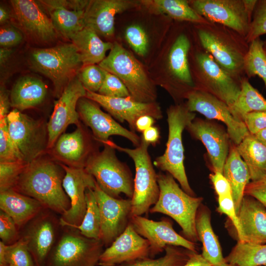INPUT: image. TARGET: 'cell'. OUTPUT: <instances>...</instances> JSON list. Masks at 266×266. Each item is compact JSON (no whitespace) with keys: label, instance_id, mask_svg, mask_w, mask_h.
Returning <instances> with one entry per match:
<instances>
[{"label":"cell","instance_id":"obj_1","mask_svg":"<svg viewBox=\"0 0 266 266\" xmlns=\"http://www.w3.org/2000/svg\"><path fill=\"white\" fill-rule=\"evenodd\" d=\"M65 174L60 163L42 156L28 165L13 189L62 215L70 207L63 187Z\"/></svg>","mask_w":266,"mask_h":266},{"label":"cell","instance_id":"obj_2","mask_svg":"<svg viewBox=\"0 0 266 266\" xmlns=\"http://www.w3.org/2000/svg\"><path fill=\"white\" fill-rule=\"evenodd\" d=\"M195 24L200 45L232 77L241 82L246 76L243 62L249 47L245 37L218 24Z\"/></svg>","mask_w":266,"mask_h":266},{"label":"cell","instance_id":"obj_3","mask_svg":"<svg viewBox=\"0 0 266 266\" xmlns=\"http://www.w3.org/2000/svg\"><path fill=\"white\" fill-rule=\"evenodd\" d=\"M157 181L159 197L149 212L163 213L170 217L180 226L185 238L196 243L199 238L196 229V218L202 198L188 195L168 173H157Z\"/></svg>","mask_w":266,"mask_h":266},{"label":"cell","instance_id":"obj_4","mask_svg":"<svg viewBox=\"0 0 266 266\" xmlns=\"http://www.w3.org/2000/svg\"><path fill=\"white\" fill-rule=\"evenodd\" d=\"M166 113L168 135L166 148L162 155L155 159L154 164L162 171L170 174L186 193L195 196L185 169L182 135L183 130L195 118L196 114L182 104L171 105Z\"/></svg>","mask_w":266,"mask_h":266},{"label":"cell","instance_id":"obj_5","mask_svg":"<svg viewBox=\"0 0 266 266\" xmlns=\"http://www.w3.org/2000/svg\"><path fill=\"white\" fill-rule=\"evenodd\" d=\"M30 62L34 70L52 81L58 98L83 66L80 55L71 42L34 49L31 52Z\"/></svg>","mask_w":266,"mask_h":266},{"label":"cell","instance_id":"obj_6","mask_svg":"<svg viewBox=\"0 0 266 266\" xmlns=\"http://www.w3.org/2000/svg\"><path fill=\"white\" fill-rule=\"evenodd\" d=\"M99 66L118 77L131 98L140 102H156V89L141 63L129 51L114 42L109 54Z\"/></svg>","mask_w":266,"mask_h":266},{"label":"cell","instance_id":"obj_7","mask_svg":"<svg viewBox=\"0 0 266 266\" xmlns=\"http://www.w3.org/2000/svg\"><path fill=\"white\" fill-rule=\"evenodd\" d=\"M101 143L125 153L133 160L135 172L131 199L132 215L141 216L147 213L151 206L157 202L160 195L157 174L148 150L149 145L141 139L140 145L134 149L123 147L110 140Z\"/></svg>","mask_w":266,"mask_h":266},{"label":"cell","instance_id":"obj_8","mask_svg":"<svg viewBox=\"0 0 266 266\" xmlns=\"http://www.w3.org/2000/svg\"><path fill=\"white\" fill-rule=\"evenodd\" d=\"M101 151H95L85 166L100 189L108 195L119 199L121 194L132 199L134 179L129 167L116 156L115 149L103 144Z\"/></svg>","mask_w":266,"mask_h":266},{"label":"cell","instance_id":"obj_9","mask_svg":"<svg viewBox=\"0 0 266 266\" xmlns=\"http://www.w3.org/2000/svg\"><path fill=\"white\" fill-rule=\"evenodd\" d=\"M64 229L44 266H97L103 252L100 239L88 238L70 227Z\"/></svg>","mask_w":266,"mask_h":266},{"label":"cell","instance_id":"obj_10","mask_svg":"<svg viewBox=\"0 0 266 266\" xmlns=\"http://www.w3.org/2000/svg\"><path fill=\"white\" fill-rule=\"evenodd\" d=\"M195 89L213 95L231 106L241 89L240 82L232 77L200 45L194 55Z\"/></svg>","mask_w":266,"mask_h":266},{"label":"cell","instance_id":"obj_11","mask_svg":"<svg viewBox=\"0 0 266 266\" xmlns=\"http://www.w3.org/2000/svg\"><path fill=\"white\" fill-rule=\"evenodd\" d=\"M191 7L207 21L229 28L246 37L258 0H192Z\"/></svg>","mask_w":266,"mask_h":266},{"label":"cell","instance_id":"obj_12","mask_svg":"<svg viewBox=\"0 0 266 266\" xmlns=\"http://www.w3.org/2000/svg\"><path fill=\"white\" fill-rule=\"evenodd\" d=\"M10 137L21 159L30 164L47 150V124L13 109L7 116Z\"/></svg>","mask_w":266,"mask_h":266},{"label":"cell","instance_id":"obj_13","mask_svg":"<svg viewBox=\"0 0 266 266\" xmlns=\"http://www.w3.org/2000/svg\"><path fill=\"white\" fill-rule=\"evenodd\" d=\"M185 99L190 111L199 112L208 119L217 120L226 125L231 140L235 145L250 133L244 123L233 116L229 106L213 95L194 89Z\"/></svg>","mask_w":266,"mask_h":266},{"label":"cell","instance_id":"obj_14","mask_svg":"<svg viewBox=\"0 0 266 266\" xmlns=\"http://www.w3.org/2000/svg\"><path fill=\"white\" fill-rule=\"evenodd\" d=\"M52 211L44 208L24 227L20 238L26 242L35 266H44L56 242L58 220Z\"/></svg>","mask_w":266,"mask_h":266},{"label":"cell","instance_id":"obj_15","mask_svg":"<svg viewBox=\"0 0 266 266\" xmlns=\"http://www.w3.org/2000/svg\"><path fill=\"white\" fill-rule=\"evenodd\" d=\"M100 217V239L109 246L126 229L132 217V200L113 198L102 191L96 183L93 189Z\"/></svg>","mask_w":266,"mask_h":266},{"label":"cell","instance_id":"obj_16","mask_svg":"<svg viewBox=\"0 0 266 266\" xmlns=\"http://www.w3.org/2000/svg\"><path fill=\"white\" fill-rule=\"evenodd\" d=\"M60 165L65 172L63 187L69 199L70 207L61 215L59 219L60 224L62 227L79 226L83 221L87 209L86 191L87 188L94 189L96 182L84 167Z\"/></svg>","mask_w":266,"mask_h":266},{"label":"cell","instance_id":"obj_17","mask_svg":"<svg viewBox=\"0 0 266 266\" xmlns=\"http://www.w3.org/2000/svg\"><path fill=\"white\" fill-rule=\"evenodd\" d=\"M87 91L77 75L67 84L58 100L47 123L48 141L47 150L51 149L68 125L80 124L77 110L78 100L85 97Z\"/></svg>","mask_w":266,"mask_h":266},{"label":"cell","instance_id":"obj_18","mask_svg":"<svg viewBox=\"0 0 266 266\" xmlns=\"http://www.w3.org/2000/svg\"><path fill=\"white\" fill-rule=\"evenodd\" d=\"M10 2L17 27L23 34L39 43H49L56 39L57 33L38 1L11 0Z\"/></svg>","mask_w":266,"mask_h":266},{"label":"cell","instance_id":"obj_19","mask_svg":"<svg viewBox=\"0 0 266 266\" xmlns=\"http://www.w3.org/2000/svg\"><path fill=\"white\" fill-rule=\"evenodd\" d=\"M130 223L135 231L148 241L151 258L163 252L167 245L181 247L197 252L196 243L177 233L172 223L167 219L155 221L141 216H132Z\"/></svg>","mask_w":266,"mask_h":266},{"label":"cell","instance_id":"obj_20","mask_svg":"<svg viewBox=\"0 0 266 266\" xmlns=\"http://www.w3.org/2000/svg\"><path fill=\"white\" fill-rule=\"evenodd\" d=\"M77 110L80 119L91 129L95 140L101 143L108 140L110 136L116 135L128 139L136 147L140 145L141 137L103 112L95 101L86 97L81 98L78 101Z\"/></svg>","mask_w":266,"mask_h":266},{"label":"cell","instance_id":"obj_21","mask_svg":"<svg viewBox=\"0 0 266 266\" xmlns=\"http://www.w3.org/2000/svg\"><path fill=\"white\" fill-rule=\"evenodd\" d=\"M150 258L148 241L130 223L125 231L103 251L98 266H116Z\"/></svg>","mask_w":266,"mask_h":266},{"label":"cell","instance_id":"obj_22","mask_svg":"<svg viewBox=\"0 0 266 266\" xmlns=\"http://www.w3.org/2000/svg\"><path fill=\"white\" fill-rule=\"evenodd\" d=\"M186 129L205 146L213 172L223 173L231 143L227 131L218 124L199 118Z\"/></svg>","mask_w":266,"mask_h":266},{"label":"cell","instance_id":"obj_23","mask_svg":"<svg viewBox=\"0 0 266 266\" xmlns=\"http://www.w3.org/2000/svg\"><path fill=\"white\" fill-rule=\"evenodd\" d=\"M85 97L98 103L115 119L121 123L127 122L134 133L135 122L139 117L149 115L156 120L163 117L161 107L156 101L140 102L131 97L110 98L89 91H87Z\"/></svg>","mask_w":266,"mask_h":266},{"label":"cell","instance_id":"obj_24","mask_svg":"<svg viewBox=\"0 0 266 266\" xmlns=\"http://www.w3.org/2000/svg\"><path fill=\"white\" fill-rule=\"evenodd\" d=\"M138 4V1L128 0H89L84 14V27L92 30L99 36L110 38L114 33L115 16Z\"/></svg>","mask_w":266,"mask_h":266},{"label":"cell","instance_id":"obj_25","mask_svg":"<svg viewBox=\"0 0 266 266\" xmlns=\"http://www.w3.org/2000/svg\"><path fill=\"white\" fill-rule=\"evenodd\" d=\"M53 157L60 164L73 167H85L87 160L95 152L81 125L70 133H63L51 149Z\"/></svg>","mask_w":266,"mask_h":266},{"label":"cell","instance_id":"obj_26","mask_svg":"<svg viewBox=\"0 0 266 266\" xmlns=\"http://www.w3.org/2000/svg\"><path fill=\"white\" fill-rule=\"evenodd\" d=\"M237 217L240 228L238 241L266 243V208L259 201L244 195Z\"/></svg>","mask_w":266,"mask_h":266},{"label":"cell","instance_id":"obj_27","mask_svg":"<svg viewBox=\"0 0 266 266\" xmlns=\"http://www.w3.org/2000/svg\"><path fill=\"white\" fill-rule=\"evenodd\" d=\"M38 2L47 11L57 33L66 40L84 28L85 10L67 7L64 0H43Z\"/></svg>","mask_w":266,"mask_h":266},{"label":"cell","instance_id":"obj_28","mask_svg":"<svg viewBox=\"0 0 266 266\" xmlns=\"http://www.w3.org/2000/svg\"><path fill=\"white\" fill-rule=\"evenodd\" d=\"M0 208L12 218L19 230L45 208L34 199L11 189L0 192Z\"/></svg>","mask_w":266,"mask_h":266},{"label":"cell","instance_id":"obj_29","mask_svg":"<svg viewBox=\"0 0 266 266\" xmlns=\"http://www.w3.org/2000/svg\"><path fill=\"white\" fill-rule=\"evenodd\" d=\"M191 42L184 33H180L172 43L167 57L169 71L172 78L188 93L195 89L189 62Z\"/></svg>","mask_w":266,"mask_h":266},{"label":"cell","instance_id":"obj_30","mask_svg":"<svg viewBox=\"0 0 266 266\" xmlns=\"http://www.w3.org/2000/svg\"><path fill=\"white\" fill-rule=\"evenodd\" d=\"M210 212L208 208L200 205L196 218V229L202 244V257L212 266H226L225 261L218 239L211 224Z\"/></svg>","mask_w":266,"mask_h":266},{"label":"cell","instance_id":"obj_31","mask_svg":"<svg viewBox=\"0 0 266 266\" xmlns=\"http://www.w3.org/2000/svg\"><path fill=\"white\" fill-rule=\"evenodd\" d=\"M47 94V87L40 79L30 75L19 78L10 93L11 105L20 111L41 103Z\"/></svg>","mask_w":266,"mask_h":266},{"label":"cell","instance_id":"obj_32","mask_svg":"<svg viewBox=\"0 0 266 266\" xmlns=\"http://www.w3.org/2000/svg\"><path fill=\"white\" fill-rule=\"evenodd\" d=\"M223 174L228 181L236 212H238L244 190L251 180L249 169L238 153L236 145L231 143L229 152L225 162Z\"/></svg>","mask_w":266,"mask_h":266},{"label":"cell","instance_id":"obj_33","mask_svg":"<svg viewBox=\"0 0 266 266\" xmlns=\"http://www.w3.org/2000/svg\"><path fill=\"white\" fill-rule=\"evenodd\" d=\"M70 41L77 48L81 58L83 66L100 64L106 57L113 43L104 42L92 30L84 27L73 35Z\"/></svg>","mask_w":266,"mask_h":266},{"label":"cell","instance_id":"obj_34","mask_svg":"<svg viewBox=\"0 0 266 266\" xmlns=\"http://www.w3.org/2000/svg\"><path fill=\"white\" fill-rule=\"evenodd\" d=\"M236 147L249 169L252 181L266 174V147L254 135L249 133Z\"/></svg>","mask_w":266,"mask_h":266},{"label":"cell","instance_id":"obj_35","mask_svg":"<svg viewBox=\"0 0 266 266\" xmlns=\"http://www.w3.org/2000/svg\"><path fill=\"white\" fill-rule=\"evenodd\" d=\"M152 12L164 14L179 21L203 24L208 22L190 5L188 0H154L142 1Z\"/></svg>","mask_w":266,"mask_h":266},{"label":"cell","instance_id":"obj_36","mask_svg":"<svg viewBox=\"0 0 266 266\" xmlns=\"http://www.w3.org/2000/svg\"><path fill=\"white\" fill-rule=\"evenodd\" d=\"M239 94L229 107L233 116L243 122L245 115L255 111H266V99L249 82L245 76L242 78Z\"/></svg>","mask_w":266,"mask_h":266},{"label":"cell","instance_id":"obj_37","mask_svg":"<svg viewBox=\"0 0 266 266\" xmlns=\"http://www.w3.org/2000/svg\"><path fill=\"white\" fill-rule=\"evenodd\" d=\"M225 259L227 263L237 266H266V243L238 241Z\"/></svg>","mask_w":266,"mask_h":266},{"label":"cell","instance_id":"obj_38","mask_svg":"<svg viewBox=\"0 0 266 266\" xmlns=\"http://www.w3.org/2000/svg\"><path fill=\"white\" fill-rule=\"evenodd\" d=\"M245 75L249 78L255 76L263 81L266 89V52L264 42L257 38L249 43L243 62Z\"/></svg>","mask_w":266,"mask_h":266},{"label":"cell","instance_id":"obj_39","mask_svg":"<svg viewBox=\"0 0 266 266\" xmlns=\"http://www.w3.org/2000/svg\"><path fill=\"white\" fill-rule=\"evenodd\" d=\"M86 200L87 209L82 223L79 226L70 227L78 230L83 235L88 238L100 239V217L93 189H87Z\"/></svg>","mask_w":266,"mask_h":266},{"label":"cell","instance_id":"obj_40","mask_svg":"<svg viewBox=\"0 0 266 266\" xmlns=\"http://www.w3.org/2000/svg\"><path fill=\"white\" fill-rule=\"evenodd\" d=\"M165 251V255L158 259L147 258L120 266H182L193 252L181 247L172 245L166 246Z\"/></svg>","mask_w":266,"mask_h":266},{"label":"cell","instance_id":"obj_41","mask_svg":"<svg viewBox=\"0 0 266 266\" xmlns=\"http://www.w3.org/2000/svg\"><path fill=\"white\" fill-rule=\"evenodd\" d=\"M28 164L23 161L0 162V192L13 189Z\"/></svg>","mask_w":266,"mask_h":266},{"label":"cell","instance_id":"obj_42","mask_svg":"<svg viewBox=\"0 0 266 266\" xmlns=\"http://www.w3.org/2000/svg\"><path fill=\"white\" fill-rule=\"evenodd\" d=\"M5 258L8 266H35L26 242L20 238L14 243L5 245Z\"/></svg>","mask_w":266,"mask_h":266},{"label":"cell","instance_id":"obj_43","mask_svg":"<svg viewBox=\"0 0 266 266\" xmlns=\"http://www.w3.org/2000/svg\"><path fill=\"white\" fill-rule=\"evenodd\" d=\"M77 76L87 91L98 93L105 78L104 70L96 65L83 66Z\"/></svg>","mask_w":266,"mask_h":266},{"label":"cell","instance_id":"obj_44","mask_svg":"<svg viewBox=\"0 0 266 266\" xmlns=\"http://www.w3.org/2000/svg\"><path fill=\"white\" fill-rule=\"evenodd\" d=\"M23 161L10 137L7 117L0 118V162Z\"/></svg>","mask_w":266,"mask_h":266},{"label":"cell","instance_id":"obj_45","mask_svg":"<svg viewBox=\"0 0 266 266\" xmlns=\"http://www.w3.org/2000/svg\"><path fill=\"white\" fill-rule=\"evenodd\" d=\"M266 34V0H258L252 16L249 32L245 37L249 43Z\"/></svg>","mask_w":266,"mask_h":266},{"label":"cell","instance_id":"obj_46","mask_svg":"<svg viewBox=\"0 0 266 266\" xmlns=\"http://www.w3.org/2000/svg\"><path fill=\"white\" fill-rule=\"evenodd\" d=\"M104 72V81L97 93L110 98L131 97L127 87L118 77L105 70Z\"/></svg>","mask_w":266,"mask_h":266},{"label":"cell","instance_id":"obj_47","mask_svg":"<svg viewBox=\"0 0 266 266\" xmlns=\"http://www.w3.org/2000/svg\"><path fill=\"white\" fill-rule=\"evenodd\" d=\"M125 37L131 48L139 56L147 53L148 38L145 31L138 25H131L125 31Z\"/></svg>","mask_w":266,"mask_h":266},{"label":"cell","instance_id":"obj_48","mask_svg":"<svg viewBox=\"0 0 266 266\" xmlns=\"http://www.w3.org/2000/svg\"><path fill=\"white\" fill-rule=\"evenodd\" d=\"M0 238L2 242L10 245L20 238V233L16 223L6 213L0 212Z\"/></svg>","mask_w":266,"mask_h":266},{"label":"cell","instance_id":"obj_49","mask_svg":"<svg viewBox=\"0 0 266 266\" xmlns=\"http://www.w3.org/2000/svg\"><path fill=\"white\" fill-rule=\"evenodd\" d=\"M23 33L14 25L5 24L0 29L1 48H12L19 44L23 39Z\"/></svg>","mask_w":266,"mask_h":266},{"label":"cell","instance_id":"obj_50","mask_svg":"<svg viewBox=\"0 0 266 266\" xmlns=\"http://www.w3.org/2000/svg\"><path fill=\"white\" fill-rule=\"evenodd\" d=\"M218 201L217 211L226 214L229 217L236 231L238 236L240 233V228L232 196L218 197Z\"/></svg>","mask_w":266,"mask_h":266},{"label":"cell","instance_id":"obj_51","mask_svg":"<svg viewBox=\"0 0 266 266\" xmlns=\"http://www.w3.org/2000/svg\"><path fill=\"white\" fill-rule=\"evenodd\" d=\"M249 133L255 134L259 131L266 129V111H255L247 114L243 118Z\"/></svg>","mask_w":266,"mask_h":266},{"label":"cell","instance_id":"obj_52","mask_svg":"<svg viewBox=\"0 0 266 266\" xmlns=\"http://www.w3.org/2000/svg\"><path fill=\"white\" fill-rule=\"evenodd\" d=\"M244 195L254 198L266 208V174L259 180L249 182L245 189Z\"/></svg>","mask_w":266,"mask_h":266},{"label":"cell","instance_id":"obj_53","mask_svg":"<svg viewBox=\"0 0 266 266\" xmlns=\"http://www.w3.org/2000/svg\"><path fill=\"white\" fill-rule=\"evenodd\" d=\"M209 178L218 197L232 195L231 186L222 173L213 172L209 175Z\"/></svg>","mask_w":266,"mask_h":266},{"label":"cell","instance_id":"obj_54","mask_svg":"<svg viewBox=\"0 0 266 266\" xmlns=\"http://www.w3.org/2000/svg\"><path fill=\"white\" fill-rule=\"evenodd\" d=\"M11 107L10 99V94L3 86L0 89V118L7 117L10 112L9 109Z\"/></svg>","mask_w":266,"mask_h":266},{"label":"cell","instance_id":"obj_55","mask_svg":"<svg viewBox=\"0 0 266 266\" xmlns=\"http://www.w3.org/2000/svg\"><path fill=\"white\" fill-rule=\"evenodd\" d=\"M160 138V132L159 128L152 126L142 133L141 139L150 145H156Z\"/></svg>","mask_w":266,"mask_h":266},{"label":"cell","instance_id":"obj_56","mask_svg":"<svg viewBox=\"0 0 266 266\" xmlns=\"http://www.w3.org/2000/svg\"><path fill=\"white\" fill-rule=\"evenodd\" d=\"M155 120L156 119L149 115H143L139 117L135 122L136 131L143 133L145 130L152 126Z\"/></svg>","mask_w":266,"mask_h":266},{"label":"cell","instance_id":"obj_57","mask_svg":"<svg viewBox=\"0 0 266 266\" xmlns=\"http://www.w3.org/2000/svg\"><path fill=\"white\" fill-rule=\"evenodd\" d=\"M182 266H212L201 255L193 252L188 261Z\"/></svg>","mask_w":266,"mask_h":266},{"label":"cell","instance_id":"obj_58","mask_svg":"<svg viewBox=\"0 0 266 266\" xmlns=\"http://www.w3.org/2000/svg\"><path fill=\"white\" fill-rule=\"evenodd\" d=\"M13 52V50L11 48H0V65L1 67L3 66L8 62Z\"/></svg>","mask_w":266,"mask_h":266},{"label":"cell","instance_id":"obj_59","mask_svg":"<svg viewBox=\"0 0 266 266\" xmlns=\"http://www.w3.org/2000/svg\"><path fill=\"white\" fill-rule=\"evenodd\" d=\"M10 19L9 11L3 5L0 6V25L6 24Z\"/></svg>","mask_w":266,"mask_h":266},{"label":"cell","instance_id":"obj_60","mask_svg":"<svg viewBox=\"0 0 266 266\" xmlns=\"http://www.w3.org/2000/svg\"><path fill=\"white\" fill-rule=\"evenodd\" d=\"M255 137L266 147V129L262 130L255 133Z\"/></svg>","mask_w":266,"mask_h":266},{"label":"cell","instance_id":"obj_61","mask_svg":"<svg viewBox=\"0 0 266 266\" xmlns=\"http://www.w3.org/2000/svg\"><path fill=\"white\" fill-rule=\"evenodd\" d=\"M264 48L266 52V40L265 42H264Z\"/></svg>","mask_w":266,"mask_h":266},{"label":"cell","instance_id":"obj_62","mask_svg":"<svg viewBox=\"0 0 266 266\" xmlns=\"http://www.w3.org/2000/svg\"><path fill=\"white\" fill-rule=\"evenodd\" d=\"M226 266H237L233 265V264H227V265Z\"/></svg>","mask_w":266,"mask_h":266}]
</instances>
